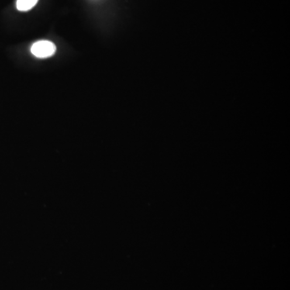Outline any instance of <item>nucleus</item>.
Masks as SVG:
<instances>
[{"label": "nucleus", "instance_id": "obj_2", "mask_svg": "<svg viewBox=\"0 0 290 290\" xmlns=\"http://www.w3.org/2000/svg\"><path fill=\"white\" fill-rule=\"evenodd\" d=\"M38 0H17L16 1V8L19 12H28L29 10L34 8Z\"/></svg>", "mask_w": 290, "mask_h": 290}, {"label": "nucleus", "instance_id": "obj_1", "mask_svg": "<svg viewBox=\"0 0 290 290\" xmlns=\"http://www.w3.org/2000/svg\"><path fill=\"white\" fill-rule=\"evenodd\" d=\"M57 48L49 40H39L32 45L31 53L37 58H48L56 53Z\"/></svg>", "mask_w": 290, "mask_h": 290}]
</instances>
